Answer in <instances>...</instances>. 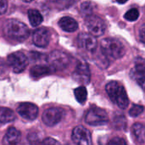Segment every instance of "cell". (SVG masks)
I'll list each match as a JSON object with an SVG mask.
<instances>
[{
	"instance_id": "1",
	"label": "cell",
	"mask_w": 145,
	"mask_h": 145,
	"mask_svg": "<svg viewBox=\"0 0 145 145\" xmlns=\"http://www.w3.org/2000/svg\"><path fill=\"white\" fill-rule=\"evenodd\" d=\"M3 31L8 38L16 42H23L29 36L28 27L24 23L15 19L8 20L5 22Z\"/></svg>"
},
{
	"instance_id": "2",
	"label": "cell",
	"mask_w": 145,
	"mask_h": 145,
	"mask_svg": "<svg viewBox=\"0 0 145 145\" xmlns=\"http://www.w3.org/2000/svg\"><path fill=\"white\" fill-rule=\"evenodd\" d=\"M105 90L110 99L116 105H117L118 107H120L122 110L127 108L129 100L127 92L122 85H121L119 82L116 81H112L106 85Z\"/></svg>"
},
{
	"instance_id": "3",
	"label": "cell",
	"mask_w": 145,
	"mask_h": 145,
	"mask_svg": "<svg viewBox=\"0 0 145 145\" xmlns=\"http://www.w3.org/2000/svg\"><path fill=\"white\" fill-rule=\"evenodd\" d=\"M101 50L104 55L114 59H121L125 54L123 44L116 38H105L101 42Z\"/></svg>"
},
{
	"instance_id": "4",
	"label": "cell",
	"mask_w": 145,
	"mask_h": 145,
	"mask_svg": "<svg viewBox=\"0 0 145 145\" xmlns=\"http://www.w3.org/2000/svg\"><path fill=\"white\" fill-rule=\"evenodd\" d=\"M85 121L91 126H102L109 121V116L105 110L93 107L88 111L85 116Z\"/></svg>"
},
{
	"instance_id": "5",
	"label": "cell",
	"mask_w": 145,
	"mask_h": 145,
	"mask_svg": "<svg viewBox=\"0 0 145 145\" xmlns=\"http://www.w3.org/2000/svg\"><path fill=\"white\" fill-rule=\"evenodd\" d=\"M48 62L54 70L62 71L68 66L70 63V58L65 53L59 50H54L51 52L48 55Z\"/></svg>"
},
{
	"instance_id": "6",
	"label": "cell",
	"mask_w": 145,
	"mask_h": 145,
	"mask_svg": "<svg viewBox=\"0 0 145 145\" xmlns=\"http://www.w3.org/2000/svg\"><path fill=\"white\" fill-rule=\"evenodd\" d=\"M86 25L91 34L95 37L102 36L105 31V24L104 20L96 15H88L86 18Z\"/></svg>"
},
{
	"instance_id": "7",
	"label": "cell",
	"mask_w": 145,
	"mask_h": 145,
	"mask_svg": "<svg viewBox=\"0 0 145 145\" xmlns=\"http://www.w3.org/2000/svg\"><path fill=\"white\" fill-rule=\"evenodd\" d=\"M8 64L13 69L14 72H22L27 66V58L21 52H14L8 56Z\"/></svg>"
},
{
	"instance_id": "8",
	"label": "cell",
	"mask_w": 145,
	"mask_h": 145,
	"mask_svg": "<svg viewBox=\"0 0 145 145\" xmlns=\"http://www.w3.org/2000/svg\"><path fill=\"white\" fill-rule=\"evenodd\" d=\"M64 116V110L58 107H52L46 110L42 114V121L48 127H54L58 124Z\"/></svg>"
},
{
	"instance_id": "9",
	"label": "cell",
	"mask_w": 145,
	"mask_h": 145,
	"mask_svg": "<svg viewBox=\"0 0 145 145\" xmlns=\"http://www.w3.org/2000/svg\"><path fill=\"white\" fill-rule=\"evenodd\" d=\"M71 138L76 144L89 145L92 144L91 133L89 130L82 126H77L73 129Z\"/></svg>"
},
{
	"instance_id": "10",
	"label": "cell",
	"mask_w": 145,
	"mask_h": 145,
	"mask_svg": "<svg viewBox=\"0 0 145 145\" xmlns=\"http://www.w3.org/2000/svg\"><path fill=\"white\" fill-rule=\"evenodd\" d=\"M17 112L22 118L32 121L38 116V107L31 103H21L17 108Z\"/></svg>"
},
{
	"instance_id": "11",
	"label": "cell",
	"mask_w": 145,
	"mask_h": 145,
	"mask_svg": "<svg viewBox=\"0 0 145 145\" xmlns=\"http://www.w3.org/2000/svg\"><path fill=\"white\" fill-rule=\"evenodd\" d=\"M73 77L76 81L82 84H88L91 80V73L88 65L83 61L80 62L74 71Z\"/></svg>"
},
{
	"instance_id": "12",
	"label": "cell",
	"mask_w": 145,
	"mask_h": 145,
	"mask_svg": "<svg viewBox=\"0 0 145 145\" xmlns=\"http://www.w3.org/2000/svg\"><path fill=\"white\" fill-rule=\"evenodd\" d=\"M78 46L89 52H94L97 48V40L93 34L82 32L77 37Z\"/></svg>"
},
{
	"instance_id": "13",
	"label": "cell",
	"mask_w": 145,
	"mask_h": 145,
	"mask_svg": "<svg viewBox=\"0 0 145 145\" xmlns=\"http://www.w3.org/2000/svg\"><path fill=\"white\" fill-rule=\"evenodd\" d=\"M33 43L39 48H46L50 41V33L48 29L42 27L33 32Z\"/></svg>"
},
{
	"instance_id": "14",
	"label": "cell",
	"mask_w": 145,
	"mask_h": 145,
	"mask_svg": "<svg viewBox=\"0 0 145 145\" xmlns=\"http://www.w3.org/2000/svg\"><path fill=\"white\" fill-rule=\"evenodd\" d=\"M131 76L134 79L138 84L145 91V65L142 64H137L136 67L131 71Z\"/></svg>"
},
{
	"instance_id": "15",
	"label": "cell",
	"mask_w": 145,
	"mask_h": 145,
	"mask_svg": "<svg viewBox=\"0 0 145 145\" xmlns=\"http://www.w3.org/2000/svg\"><path fill=\"white\" fill-rule=\"evenodd\" d=\"M59 25L62 30L68 32H73L77 30L78 28V24L77 22L71 17L69 16H65L60 19L59 21Z\"/></svg>"
},
{
	"instance_id": "16",
	"label": "cell",
	"mask_w": 145,
	"mask_h": 145,
	"mask_svg": "<svg viewBox=\"0 0 145 145\" xmlns=\"http://www.w3.org/2000/svg\"><path fill=\"white\" fill-rule=\"evenodd\" d=\"M20 133L14 127H9L3 138V144H14L18 142L20 138Z\"/></svg>"
},
{
	"instance_id": "17",
	"label": "cell",
	"mask_w": 145,
	"mask_h": 145,
	"mask_svg": "<svg viewBox=\"0 0 145 145\" xmlns=\"http://www.w3.org/2000/svg\"><path fill=\"white\" fill-rule=\"evenodd\" d=\"M133 135L135 140L139 144H145V126L141 123H136L133 127Z\"/></svg>"
},
{
	"instance_id": "18",
	"label": "cell",
	"mask_w": 145,
	"mask_h": 145,
	"mask_svg": "<svg viewBox=\"0 0 145 145\" xmlns=\"http://www.w3.org/2000/svg\"><path fill=\"white\" fill-rule=\"evenodd\" d=\"M15 116L12 110L6 107L0 108V123H8L14 120Z\"/></svg>"
},
{
	"instance_id": "19",
	"label": "cell",
	"mask_w": 145,
	"mask_h": 145,
	"mask_svg": "<svg viewBox=\"0 0 145 145\" xmlns=\"http://www.w3.org/2000/svg\"><path fill=\"white\" fill-rule=\"evenodd\" d=\"M28 18H29V21L32 26L39 25L43 20V18H42L41 13L39 11H37V9H29L28 10Z\"/></svg>"
},
{
	"instance_id": "20",
	"label": "cell",
	"mask_w": 145,
	"mask_h": 145,
	"mask_svg": "<svg viewBox=\"0 0 145 145\" xmlns=\"http://www.w3.org/2000/svg\"><path fill=\"white\" fill-rule=\"evenodd\" d=\"M50 72V69L44 65H35L31 69V76L32 77H40Z\"/></svg>"
},
{
	"instance_id": "21",
	"label": "cell",
	"mask_w": 145,
	"mask_h": 145,
	"mask_svg": "<svg viewBox=\"0 0 145 145\" xmlns=\"http://www.w3.org/2000/svg\"><path fill=\"white\" fill-rule=\"evenodd\" d=\"M75 97L80 104H84L88 98V92L85 87H79L74 91Z\"/></svg>"
},
{
	"instance_id": "22",
	"label": "cell",
	"mask_w": 145,
	"mask_h": 145,
	"mask_svg": "<svg viewBox=\"0 0 145 145\" xmlns=\"http://www.w3.org/2000/svg\"><path fill=\"white\" fill-rule=\"evenodd\" d=\"M95 4L92 2H85L83 3H82L81 5V11L82 13V14L86 15V16H88V15H91L93 14V12L94 11V8H95Z\"/></svg>"
},
{
	"instance_id": "23",
	"label": "cell",
	"mask_w": 145,
	"mask_h": 145,
	"mask_svg": "<svg viewBox=\"0 0 145 145\" xmlns=\"http://www.w3.org/2000/svg\"><path fill=\"white\" fill-rule=\"evenodd\" d=\"M138 16H139L138 10L137 8H131L125 14L124 18L128 21H135L138 19Z\"/></svg>"
},
{
	"instance_id": "24",
	"label": "cell",
	"mask_w": 145,
	"mask_h": 145,
	"mask_svg": "<svg viewBox=\"0 0 145 145\" xmlns=\"http://www.w3.org/2000/svg\"><path fill=\"white\" fill-rule=\"evenodd\" d=\"M144 111V107L142 105H134L130 111H129V115L132 116V117H137L139 115H141Z\"/></svg>"
},
{
	"instance_id": "25",
	"label": "cell",
	"mask_w": 145,
	"mask_h": 145,
	"mask_svg": "<svg viewBox=\"0 0 145 145\" xmlns=\"http://www.w3.org/2000/svg\"><path fill=\"white\" fill-rule=\"evenodd\" d=\"M126 144H127V142H126L123 138H113V139L109 143V144L113 145Z\"/></svg>"
},
{
	"instance_id": "26",
	"label": "cell",
	"mask_w": 145,
	"mask_h": 145,
	"mask_svg": "<svg viewBox=\"0 0 145 145\" xmlns=\"http://www.w3.org/2000/svg\"><path fill=\"white\" fill-rule=\"evenodd\" d=\"M8 8V3L6 0H0V14H3L6 12Z\"/></svg>"
},
{
	"instance_id": "27",
	"label": "cell",
	"mask_w": 145,
	"mask_h": 145,
	"mask_svg": "<svg viewBox=\"0 0 145 145\" xmlns=\"http://www.w3.org/2000/svg\"><path fill=\"white\" fill-rule=\"evenodd\" d=\"M139 40L145 43V24H144L139 29Z\"/></svg>"
},
{
	"instance_id": "28",
	"label": "cell",
	"mask_w": 145,
	"mask_h": 145,
	"mask_svg": "<svg viewBox=\"0 0 145 145\" xmlns=\"http://www.w3.org/2000/svg\"><path fill=\"white\" fill-rule=\"evenodd\" d=\"M43 144H59V143L56 140H54V138H46L44 141H43Z\"/></svg>"
},
{
	"instance_id": "29",
	"label": "cell",
	"mask_w": 145,
	"mask_h": 145,
	"mask_svg": "<svg viewBox=\"0 0 145 145\" xmlns=\"http://www.w3.org/2000/svg\"><path fill=\"white\" fill-rule=\"evenodd\" d=\"M52 3H65L67 2H70V0H48Z\"/></svg>"
},
{
	"instance_id": "30",
	"label": "cell",
	"mask_w": 145,
	"mask_h": 145,
	"mask_svg": "<svg viewBox=\"0 0 145 145\" xmlns=\"http://www.w3.org/2000/svg\"><path fill=\"white\" fill-rule=\"evenodd\" d=\"M119 3H125L126 2H127L128 0H116Z\"/></svg>"
},
{
	"instance_id": "31",
	"label": "cell",
	"mask_w": 145,
	"mask_h": 145,
	"mask_svg": "<svg viewBox=\"0 0 145 145\" xmlns=\"http://www.w3.org/2000/svg\"><path fill=\"white\" fill-rule=\"evenodd\" d=\"M23 1H25V2H27V3H29V2H31V1H33V0H23Z\"/></svg>"
}]
</instances>
